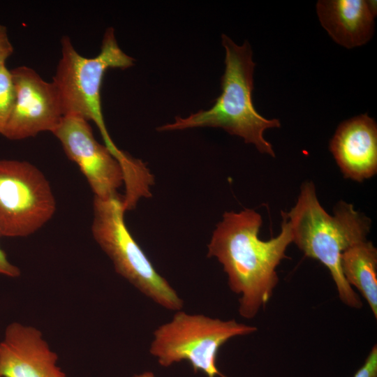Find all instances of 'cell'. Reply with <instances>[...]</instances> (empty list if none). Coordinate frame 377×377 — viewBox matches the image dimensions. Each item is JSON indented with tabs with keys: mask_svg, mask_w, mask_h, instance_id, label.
<instances>
[{
	"mask_svg": "<svg viewBox=\"0 0 377 377\" xmlns=\"http://www.w3.org/2000/svg\"><path fill=\"white\" fill-rule=\"evenodd\" d=\"M15 94L11 73L6 66L0 70V134L2 135L11 114Z\"/></svg>",
	"mask_w": 377,
	"mask_h": 377,
	"instance_id": "obj_14",
	"label": "cell"
},
{
	"mask_svg": "<svg viewBox=\"0 0 377 377\" xmlns=\"http://www.w3.org/2000/svg\"><path fill=\"white\" fill-rule=\"evenodd\" d=\"M226 51L225 71L221 77V94L212 108L199 110L187 117H176L174 122L158 126L160 132L198 127L221 128L231 135L242 138L253 145L262 154L272 157V145L265 140L264 132L279 128L277 119H268L260 114L253 106V72L256 66L248 41L237 45L225 34L221 36Z\"/></svg>",
	"mask_w": 377,
	"mask_h": 377,
	"instance_id": "obj_3",
	"label": "cell"
},
{
	"mask_svg": "<svg viewBox=\"0 0 377 377\" xmlns=\"http://www.w3.org/2000/svg\"><path fill=\"white\" fill-rule=\"evenodd\" d=\"M10 71L15 99L2 135L20 140L42 132L52 133L64 117L54 84L43 80L28 66H19Z\"/></svg>",
	"mask_w": 377,
	"mask_h": 377,
	"instance_id": "obj_9",
	"label": "cell"
},
{
	"mask_svg": "<svg viewBox=\"0 0 377 377\" xmlns=\"http://www.w3.org/2000/svg\"><path fill=\"white\" fill-rule=\"evenodd\" d=\"M55 211L51 186L36 166L26 161L0 159V237L29 236Z\"/></svg>",
	"mask_w": 377,
	"mask_h": 377,
	"instance_id": "obj_7",
	"label": "cell"
},
{
	"mask_svg": "<svg viewBox=\"0 0 377 377\" xmlns=\"http://www.w3.org/2000/svg\"><path fill=\"white\" fill-rule=\"evenodd\" d=\"M280 233L264 241L258 235L263 220L251 209L226 212L208 244L207 257H215L228 275L231 290L241 295L239 313L254 318L270 300L278 283L276 269L286 258L293 234L285 212Z\"/></svg>",
	"mask_w": 377,
	"mask_h": 377,
	"instance_id": "obj_1",
	"label": "cell"
},
{
	"mask_svg": "<svg viewBox=\"0 0 377 377\" xmlns=\"http://www.w3.org/2000/svg\"><path fill=\"white\" fill-rule=\"evenodd\" d=\"M353 377H377V346L374 345L364 364Z\"/></svg>",
	"mask_w": 377,
	"mask_h": 377,
	"instance_id": "obj_15",
	"label": "cell"
},
{
	"mask_svg": "<svg viewBox=\"0 0 377 377\" xmlns=\"http://www.w3.org/2000/svg\"><path fill=\"white\" fill-rule=\"evenodd\" d=\"M61 47V56L52 82L59 94L64 116L75 115L94 121L105 146L124 169L130 168L133 158L115 145L107 130L102 112L101 88L108 69H126L134 65L135 59L120 48L112 27L105 30L101 51L95 57L81 55L67 36L62 37Z\"/></svg>",
	"mask_w": 377,
	"mask_h": 377,
	"instance_id": "obj_4",
	"label": "cell"
},
{
	"mask_svg": "<svg viewBox=\"0 0 377 377\" xmlns=\"http://www.w3.org/2000/svg\"><path fill=\"white\" fill-rule=\"evenodd\" d=\"M36 327L13 322L0 341V377H66Z\"/></svg>",
	"mask_w": 377,
	"mask_h": 377,
	"instance_id": "obj_10",
	"label": "cell"
},
{
	"mask_svg": "<svg viewBox=\"0 0 377 377\" xmlns=\"http://www.w3.org/2000/svg\"><path fill=\"white\" fill-rule=\"evenodd\" d=\"M93 209L92 235L112 260L116 272L154 302L179 311L183 300L155 269L125 224L124 197H94Z\"/></svg>",
	"mask_w": 377,
	"mask_h": 377,
	"instance_id": "obj_5",
	"label": "cell"
},
{
	"mask_svg": "<svg viewBox=\"0 0 377 377\" xmlns=\"http://www.w3.org/2000/svg\"><path fill=\"white\" fill-rule=\"evenodd\" d=\"M256 330V327L235 320H221L177 311L170 322L154 332L149 352L163 367L187 360L195 373L200 371L208 377H226L216 367L219 348L232 337Z\"/></svg>",
	"mask_w": 377,
	"mask_h": 377,
	"instance_id": "obj_6",
	"label": "cell"
},
{
	"mask_svg": "<svg viewBox=\"0 0 377 377\" xmlns=\"http://www.w3.org/2000/svg\"><path fill=\"white\" fill-rule=\"evenodd\" d=\"M330 150L345 178L361 182L377 172V125L367 114L343 121Z\"/></svg>",
	"mask_w": 377,
	"mask_h": 377,
	"instance_id": "obj_11",
	"label": "cell"
},
{
	"mask_svg": "<svg viewBox=\"0 0 377 377\" xmlns=\"http://www.w3.org/2000/svg\"><path fill=\"white\" fill-rule=\"evenodd\" d=\"M285 213L293 242L306 256L318 260L327 268L339 298L345 304L360 308V298L343 274L341 257L346 249L367 239L370 219L344 201H339L333 215H330L319 202L311 182L302 184L295 205Z\"/></svg>",
	"mask_w": 377,
	"mask_h": 377,
	"instance_id": "obj_2",
	"label": "cell"
},
{
	"mask_svg": "<svg viewBox=\"0 0 377 377\" xmlns=\"http://www.w3.org/2000/svg\"><path fill=\"white\" fill-rule=\"evenodd\" d=\"M0 274L10 278L18 277L20 275V269L16 265L10 262L6 253L1 247Z\"/></svg>",
	"mask_w": 377,
	"mask_h": 377,
	"instance_id": "obj_17",
	"label": "cell"
},
{
	"mask_svg": "<svg viewBox=\"0 0 377 377\" xmlns=\"http://www.w3.org/2000/svg\"><path fill=\"white\" fill-rule=\"evenodd\" d=\"M68 158L77 165L94 197L109 199L119 195L125 176L120 163L95 138L89 121L66 115L52 132Z\"/></svg>",
	"mask_w": 377,
	"mask_h": 377,
	"instance_id": "obj_8",
	"label": "cell"
},
{
	"mask_svg": "<svg viewBox=\"0 0 377 377\" xmlns=\"http://www.w3.org/2000/svg\"><path fill=\"white\" fill-rule=\"evenodd\" d=\"M13 47L6 27L0 24V70L6 66V61L13 54Z\"/></svg>",
	"mask_w": 377,
	"mask_h": 377,
	"instance_id": "obj_16",
	"label": "cell"
},
{
	"mask_svg": "<svg viewBox=\"0 0 377 377\" xmlns=\"http://www.w3.org/2000/svg\"><path fill=\"white\" fill-rule=\"evenodd\" d=\"M343 274L367 302L377 318V249L367 239L346 249L341 257Z\"/></svg>",
	"mask_w": 377,
	"mask_h": 377,
	"instance_id": "obj_13",
	"label": "cell"
},
{
	"mask_svg": "<svg viewBox=\"0 0 377 377\" xmlns=\"http://www.w3.org/2000/svg\"><path fill=\"white\" fill-rule=\"evenodd\" d=\"M316 11L322 27L338 44L346 48L364 45L374 33L376 1L320 0Z\"/></svg>",
	"mask_w": 377,
	"mask_h": 377,
	"instance_id": "obj_12",
	"label": "cell"
},
{
	"mask_svg": "<svg viewBox=\"0 0 377 377\" xmlns=\"http://www.w3.org/2000/svg\"><path fill=\"white\" fill-rule=\"evenodd\" d=\"M133 377H155L151 372H145L140 375H135Z\"/></svg>",
	"mask_w": 377,
	"mask_h": 377,
	"instance_id": "obj_18",
	"label": "cell"
}]
</instances>
